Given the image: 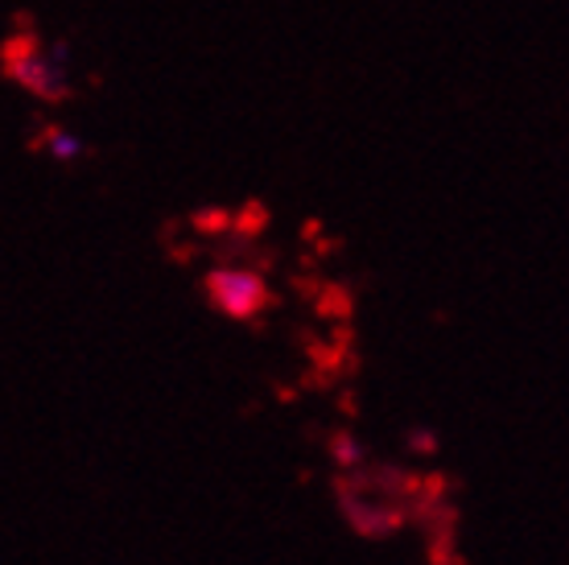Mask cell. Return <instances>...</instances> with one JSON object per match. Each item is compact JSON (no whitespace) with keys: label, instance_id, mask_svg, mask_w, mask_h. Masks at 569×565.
I'll return each mask as SVG.
<instances>
[{"label":"cell","instance_id":"7a4b0ae2","mask_svg":"<svg viewBox=\"0 0 569 565\" xmlns=\"http://www.w3.org/2000/svg\"><path fill=\"white\" fill-rule=\"evenodd\" d=\"M202 294L219 314H228L236 323H257L260 314L281 306V297L272 294V285L264 281V272L243 265L240 256L219 260L207 277H202Z\"/></svg>","mask_w":569,"mask_h":565},{"label":"cell","instance_id":"3957f363","mask_svg":"<svg viewBox=\"0 0 569 565\" xmlns=\"http://www.w3.org/2000/svg\"><path fill=\"white\" fill-rule=\"evenodd\" d=\"M29 149H42V153H50L54 161H79V157L87 153V145L79 141V137H71L62 125H42L33 132Z\"/></svg>","mask_w":569,"mask_h":565},{"label":"cell","instance_id":"277c9868","mask_svg":"<svg viewBox=\"0 0 569 565\" xmlns=\"http://www.w3.org/2000/svg\"><path fill=\"white\" fill-rule=\"evenodd\" d=\"M264 227H269V207H264L260 198H248L240 211L231 215V231H236L243 244L260 240V236H264Z\"/></svg>","mask_w":569,"mask_h":565},{"label":"cell","instance_id":"6da1fadb","mask_svg":"<svg viewBox=\"0 0 569 565\" xmlns=\"http://www.w3.org/2000/svg\"><path fill=\"white\" fill-rule=\"evenodd\" d=\"M0 75L9 83L26 87L42 103H67L71 83H67V42H46L38 21L29 13L13 17V29L0 42Z\"/></svg>","mask_w":569,"mask_h":565},{"label":"cell","instance_id":"8992f818","mask_svg":"<svg viewBox=\"0 0 569 565\" xmlns=\"http://www.w3.org/2000/svg\"><path fill=\"white\" fill-rule=\"evenodd\" d=\"M190 227H194L199 236H228L231 211H223V207H202V211L190 215Z\"/></svg>","mask_w":569,"mask_h":565},{"label":"cell","instance_id":"5b68a950","mask_svg":"<svg viewBox=\"0 0 569 565\" xmlns=\"http://www.w3.org/2000/svg\"><path fill=\"white\" fill-rule=\"evenodd\" d=\"M313 310L322 314V318H335V323H347L351 318V310H356V297L347 294L342 285H322L318 281V289H313Z\"/></svg>","mask_w":569,"mask_h":565},{"label":"cell","instance_id":"52a82bcc","mask_svg":"<svg viewBox=\"0 0 569 565\" xmlns=\"http://www.w3.org/2000/svg\"><path fill=\"white\" fill-rule=\"evenodd\" d=\"M330 454H335V463H339V467H359V463H363V450H359V442L351 438V429H347V425L330 434Z\"/></svg>","mask_w":569,"mask_h":565}]
</instances>
